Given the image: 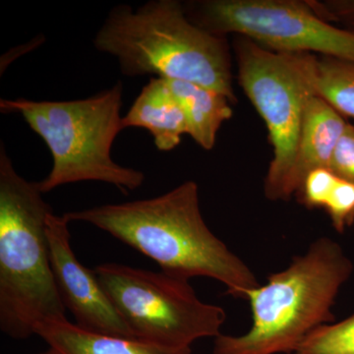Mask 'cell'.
<instances>
[{"instance_id":"7a4b0ae2","label":"cell","mask_w":354,"mask_h":354,"mask_svg":"<svg viewBox=\"0 0 354 354\" xmlns=\"http://www.w3.org/2000/svg\"><path fill=\"white\" fill-rule=\"evenodd\" d=\"M94 46L118 59L124 76L153 75L197 84L237 97L227 37L191 22L178 0H151L136 10L118 4L95 34Z\"/></svg>"},{"instance_id":"277c9868","label":"cell","mask_w":354,"mask_h":354,"mask_svg":"<svg viewBox=\"0 0 354 354\" xmlns=\"http://www.w3.org/2000/svg\"><path fill=\"white\" fill-rule=\"evenodd\" d=\"M38 183L21 176L0 146V330L14 339L44 321H66L51 270L48 218Z\"/></svg>"},{"instance_id":"52a82bcc","label":"cell","mask_w":354,"mask_h":354,"mask_svg":"<svg viewBox=\"0 0 354 354\" xmlns=\"http://www.w3.org/2000/svg\"><path fill=\"white\" fill-rule=\"evenodd\" d=\"M234 51L239 85L265 121L272 147L265 196L271 201H288V179L305 106L313 94L310 70L314 55L279 53L242 36L235 39Z\"/></svg>"},{"instance_id":"ba28073f","label":"cell","mask_w":354,"mask_h":354,"mask_svg":"<svg viewBox=\"0 0 354 354\" xmlns=\"http://www.w3.org/2000/svg\"><path fill=\"white\" fill-rule=\"evenodd\" d=\"M183 6L191 22L216 36L234 34L279 53L354 62V32L319 17L307 0H196Z\"/></svg>"},{"instance_id":"e0dca14e","label":"cell","mask_w":354,"mask_h":354,"mask_svg":"<svg viewBox=\"0 0 354 354\" xmlns=\"http://www.w3.org/2000/svg\"><path fill=\"white\" fill-rule=\"evenodd\" d=\"M337 176L329 169H319L310 172L295 198L307 209H323Z\"/></svg>"},{"instance_id":"5bb4252c","label":"cell","mask_w":354,"mask_h":354,"mask_svg":"<svg viewBox=\"0 0 354 354\" xmlns=\"http://www.w3.org/2000/svg\"><path fill=\"white\" fill-rule=\"evenodd\" d=\"M312 92L344 118H354V62L314 55L310 70Z\"/></svg>"},{"instance_id":"8992f818","label":"cell","mask_w":354,"mask_h":354,"mask_svg":"<svg viewBox=\"0 0 354 354\" xmlns=\"http://www.w3.org/2000/svg\"><path fill=\"white\" fill-rule=\"evenodd\" d=\"M94 271L140 341L184 348L221 334L227 312L202 301L189 279L118 263L97 265Z\"/></svg>"},{"instance_id":"3957f363","label":"cell","mask_w":354,"mask_h":354,"mask_svg":"<svg viewBox=\"0 0 354 354\" xmlns=\"http://www.w3.org/2000/svg\"><path fill=\"white\" fill-rule=\"evenodd\" d=\"M353 272V263L337 242L316 239L247 295L250 328L218 335L213 354H295L314 330L335 322L333 307Z\"/></svg>"},{"instance_id":"9a60e30c","label":"cell","mask_w":354,"mask_h":354,"mask_svg":"<svg viewBox=\"0 0 354 354\" xmlns=\"http://www.w3.org/2000/svg\"><path fill=\"white\" fill-rule=\"evenodd\" d=\"M295 354H354V314L317 328Z\"/></svg>"},{"instance_id":"d6986e66","label":"cell","mask_w":354,"mask_h":354,"mask_svg":"<svg viewBox=\"0 0 354 354\" xmlns=\"http://www.w3.org/2000/svg\"><path fill=\"white\" fill-rule=\"evenodd\" d=\"M329 169L339 178L354 184V125L351 123L335 147Z\"/></svg>"},{"instance_id":"4fadbf2b","label":"cell","mask_w":354,"mask_h":354,"mask_svg":"<svg viewBox=\"0 0 354 354\" xmlns=\"http://www.w3.org/2000/svg\"><path fill=\"white\" fill-rule=\"evenodd\" d=\"M165 80L183 106L188 135L204 150H212L221 124L234 115L232 102L212 88L184 81Z\"/></svg>"},{"instance_id":"ffe728a7","label":"cell","mask_w":354,"mask_h":354,"mask_svg":"<svg viewBox=\"0 0 354 354\" xmlns=\"http://www.w3.org/2000/svg\"><path fill=\"white\" fill-rule=\"evenodd\" d=\"M39 354H62L60 351H57L55 348H50L48 351H44V353H41Z\"/></svg>"},{"instance_id":"5b68a950","label":"cell","mask_w":354,"mask_h":354,"mask_svg":"<svg viewBox=\"0 0 354 354\" xmlns=\"http://www.w3.org/2000/svg\"><path fill=\"white\" fill-rule=\"evenodd\" d=\"M122 102L123 85L118 81L97 95L74 101L1 99L0 111L20 114L50 149L53 167L38 183L43 194L81 181H101L127 192L141 187L145 174L111 158L114 141L124 130Z\"/></svg>"},{"instance_id":"8fae6325","label":"cell","mask_w":354,"mask_h":354,"mask_svg":"<svg viewBox=\"0 0 354 354\" xmlns=\"http://www.w3.org/2000/svg\"><path fill=\"white\" fill-rule=\"evenodd\" d=\"M123 128H145L158 150L169 152L188 134V123L180 102L165 78L152 77L144 86L131 108L123 116Z\"/></svg>"},{"instance_id":"6da1fadb","label":"cell","mask_w":354,"mask_h":354,"mask_svg":"<svg viewBox=\"0 0 354 354\" xmlns=\"http://www.w3.org/2000/svg\"><path fill=\"white\" fill-rule=\"evenodd\" d=\"M64 216L69 223L82 221L108 232L155 261L160 271L220 281L230 297L246 300L261 285L250 267L207 225L195 181L151 199L68 212Z\"/></svg>"},{"instance_id":"7c38bea8","label":"cell","mask_w":354,"mask_h":354,"mask_svg":"<svg viewBox=\"0 0 354 354\" xmlns=\"http://www.w3.org/2000/svg\"><path fill=\"white\" fill-rule=\"evenodd\" d=\"M35 335L62 354H191V348L158 346L140 339L97 334L66 321L37 324Z\"/></svg>"},{"instance_id":"9c48e42d","label":"cell","mask_w":354,"mask_h":354,"mask_svg":"<svg viewBox=\"0 0 354 354\" xmlns=\"http://www.w3.org/2000/svg\"><path fill=\"white\" fill-rule=\"evenodd\" d=\"M68 225L64 215L57 216L53 212L48 216L51 270L65 309L81 329L137 339L114 307L95 271L77 259L70 244Z\"/></svg>"},{"instance_id":"ac0fdd59","label":"cell","mask_w":354,"mask_h":354,"mask_svg":"<svg viewBox=\"0 0 354 354\" xmlns=\"http://www.w3.org/2000/svg\"><path fill=\"white\" fill-rule=\"evenodd\" d=\"M307 2L319 17L354 32V0H307Z\"/></svg>"},{"instance_id":"30bf717a","label":"cell","mask_w":354,"mask_h":354,"mask_svg":"<svg viewBox=\"0 0 354 354\" xmlns=\"http://www.w3.org/2000/svg\"><path fill=\"white\" fill-rule=\"evenodd\" d=\"M348 123L318 95L311 94L305 106L295 164L288 184L290 199L295 196L310 172L329 169L333 153Z\"/></svg>"},{"instance_id":"2e32d148","label":"cell","mask_w":354,"mask_h":354,"mask_svg":"<svg viewBox=\"0 0 354 354\" xmlns=\"http://www.w3.org/2000/svg\"><path fill=\"white\" fill-rule=\"evenodd\" d=\"M325 209L333 227L344 234L354 225V184L337 176V183L327 198Z\"/></svg>"}]
</instances>
